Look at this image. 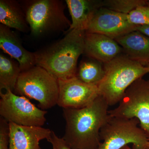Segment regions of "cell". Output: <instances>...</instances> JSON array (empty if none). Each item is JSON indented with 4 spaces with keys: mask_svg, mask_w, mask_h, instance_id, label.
Instances as JSON below:
<instances>
[{
    "mask_svg": "<svg viewBox=\"0 0 149 149\" xmlns=\"http://www.w3.org/2000/svg\"><path fill=\"white\" fill-rule=\"evenodd\" d=\"M107 103L99 95L90 105L80 109H63L66 122L63 138L72 149H97L100 131L109 119Z\"/></svg>",
    "mask_w": 149,
    "mask_h": 149,
    "instance_id": "6da1fadb",
    "label": "cell"
},
{
    "mask_svg": "<svg viewBox=\"0 0 149 149\" xmlns=\"http://www.w3.org/2000/svg\"><path fill=\"white\" fill-rule=\"evenodd\" d=\"M85 34V30H68L58 42L34 52L35 65L46 70L58 80L75 77L78 58L84 54Z\"/></svg>",
    "mask_w": 149,
    "mask_h": 149,
    "instance_id": "7a4b0ae2",
    "label": "cell"
},
{
    "mask_svg": "<svg viewBox=\"0 0 149 149\" xmlns=\"http://www.w3.org/2000/svg\"><path fill=\"white\" fill-rule=\"evenodd\" d=\"M103 65L104 75L97 86L99 95L109 106L119 103L130 85L148 73L146 67L126 55H120Z\"/></svg>",
    "mask_w": 149,
    "mask_h": 149,
    "instance_id": "3957f363",
    "label": "cell"
},
{
    "mask_svg": "<svg viewBox=\"0 0 149 149\" xmlns=\"http://www.w3.org/2000/svg\"><path fill=\"white\" fill-rule=\"evenodd\" d=\"M31 35L40 37L70 28L65 6L59 0H29L20 2Z\"/></svg>",
    "mask_w": 149,
    "mask_h": 149,
    "instance_id": "277c9868",
    "label": "cell"
},
{
    "mask_svg": "<svg viewBox=\"0 0 149 149\" xmlns=\"http://www.w3.org/2000/svg\"><path fill=\"white\" fill-rule=\"evenodd\" d=\"M13 93L37 101L41 109H49L57 105L58 81L46 70L35 65L21 72Z\"/></svg>",
    "mask_w": 149,
    "mask_h": 149,
    "instance_id": "5b68a950",
    "label": "cell"
},
{
    "mask_svg": "<svg viewBox=\"0 0 149 149\" xmlns=\"http://www.w3.org/2000/svg\"><path fill=\"white\" fill-rule=\"evenodd\" d=\"M110 116L101 129L97 149H121L130 144L135 149H146L149 140L138 126V119Z\"/></svg>",
    "mask_w": 149,
    "mask_h": 149,
    "instance_id": "8992f818",
    "label": "cell"
},
{
    "mask_svg": "<svg viewBox=\"0 0 149 149\" xmlns=\"http://www.w3.org/2000/svg\"><path fill=\"white\" fill-rule=\"evenodd\" d=\"M118 106L109 111L111 116L136 118L149 140V80L139 78L125 91Z\"/></svg>",
    "mask_w": 149,
    "mask_h": 149,
    "instance_id": "52a82bcc",
    "label": "cell"
},
{
    "mask_svg": "<svg viewBox=\"0 0 149 149\" xmlns=\"http://www.w3.org/2000/svg\"><path fill=\"white\" fill-rule=\"evenodd\" d=\"M0 116L8 122L24 126L42 127L47 111L37 107L29 99L10 90L0 92Z\"/></svg>",
    "mask_w": 149,
    "mask_h": 149,
    "instance_id": "ba28073f",
    "label": "cell"
},
{
    "mask_svg": "<svg viewBox=\"0 0 149 149\" xmlns=\"http://www.w3.org/2000/svg\"><path fill=\"white\" fill-rule=\"evenodd\" d=\"M57 105L63 109H80L90 105L99 95L96 85L83 82L75 77L58 80Z\"/></svg>",
    "mask_w": 149,
    "mask_h": 149,
    "instance_id": "9c48e42d",
    "label": "cell"
},
{
    "mask_svg": "<svg viewBox=\"0 0 149 149\" xmlns=\"http://www.w3.org/2000/svg\"><path fill=\"white\" fill-rule=\"evenodd\" d=\"M137 27L129 22L127 14L101 7L93 15L85 32L102 34L115 40L136 31Z\"/></svg>",
    "mask_w": 149,
    "mask_h": 149,
    "instance_id": "30bf717a",
    "label": "cell"
},
{
    "mask_svg": "<svg viewBox=\"0 0 149 149\" xmlns=\"http://www.w3.org/2000/svg\"><path fill=\"white\" fill-rule=\"evenodd\" d=\"M9 149H41L40 142L47 140L52 130L40 126H24L8 123Z\"/></svg>",
    "mask_w": 149,
    "mask_h": 149,
    "instance_id": "8fae6325",
    "label": "cell"
},
{
    "mask_svg": "<svg viewBox=\"0 0 149 149\" xmlns=\"http://www.w3.org/2000/svg\"><path fill=\"white\" fill-rule=\"evenodd\" d=\"M122 47L114 40L98 33H86L84 54L102 63L120 55Z\"/></svg>",
    "mask_w": 149,
    "mask_h": 149,
    "instance_id": "7c38bea8",
    "label": "cell"
},
{
    "mask_svg": "<svg viewBox=\"0 0 149 149\" xmlns=\"http://www.w3.org/2000/svg\"><path fill=\"white\" fill-rule=\"evenodd\" d=\"M0 48L18 62L22 72L35 65V53L26 50L15 32L1 24H0Z\"/></svg>",
    "mask_w": 149,
    "mask_h": 149,
    "instance_id": "4fadbf2b",
    "label": "cell"
},
{
    "mask_svg": "<svg viewBox=\"0 0 149 149\" xmlns=\"http://www.w3.org/2000/svg\"><path fill=\"white\" fill-rule=\"evenodd\" d=\"M101 1L93 0H66L72 22L68 30L86 31L96 11L102 7Z\"/></svg>",
    "mask_w": 149,
    "mask_h": 149,
    "instance_id": "5bb4252c",
    "label": "cell"
},
{
    "mask_svg": "<svg viewBox=\"0 0 149 149\" xmlns=\"http://www.w3.org/2000/svg\"><path fill=\"white\" fill-rule=\"evenodd\" d=\"M115 40L130 58L142 64L149 61V37L136 30Z\"/></svg>",
    "mask_w": 149,
    "mask_h": 149,
    "instance_id": "9a60e30c",
    "label": "cell"
},
{
    "mask_svg": "<svg viewBox=\"0 0 149 149\" xmlns=\"http://www.w3.org/2000/svg\"><path fill=\"white\" fill-rule=\"evenodd\" d=\"M0 22L22 32L30 31L21 4L14 0L0 1Z\"/></svg>",
    "mask_w": 149,
    "mask_h": 149,
    "instance_id": "2e32d148",
    "label": "cell"
},
{
    "mask_svg": "<svg viewBox=\"0 0 149 149\" xmlns=\"http://www.w3.org/2000/svg\"><path fill=\"white\" fill-rule=\"evenodd\" d=\"M22 72L17 62L11 58L0 54V91L10 90L14 92Z\"/></svg>",
    "mask_w": 149,
    "mask_h": 149,
    "instance_id": "e0dca14e",
    "label": "cell"
},
{
    "mask_svg": "<svg viewBox=\"0 0 149 149\" xmlns=\"http://www.w3.org/2000/svg\"><path fill=\"white\" fill-rule=\"evenodd\" d=\"M89 58L80 62L75 77L87 84L97 85L104 75L103 63Z\"/></svg>",
    "mask_w": 149,
    "mask_h": 149,
    "instance_id": "ac0fdd59",
    "label": "cell"
},
{
    "mask_svg": "<svg viewBox=\"0 0 149 149\" xmlns=\"http://www.w3.org/2000/svg\"><path fill=\"white\" fill-rule=\"evenodd\" d=\"M148 1L144 0H105L102 1L101 6L128 15L138 6L147 4Z\"/></svg>",
    "mask_w": 149,
    "mask_h": 149,
    "instance_id": "d6986e66",
    "label": "cell"
},
{
    "mask_svg": "<svg viewBox=\"0 0 149 149\" xmlns=\"http://www.w3.org/2000/svg\"><path fill=\"white\" fill-rule=\"evenodd\" d=\"M129 22L136 26L149 25V1L146 5L138 6L127 15Z\"/></svg>",
    "mask_w": 149,
    "mask_h": 149,
    "instance_id": "ffe728a7",
    "label": "cell"
},
{
    "mask_svg": "<svg viewBox=\"0 0 149 149\" xmlns=\"http://www.w3.org/2000/svg\"><path fill=\"white\" fill-rule=\"evenodd\" d=\"M0 149H9L8 123L0 118Z\"/></svg>",
    "mask_w": 149,
    "mask_h": 149,
    "instance_id": "44dd1931",
    "label": "cell"
},
{
    "mask_svg": "<svg viewBox=\"0 0 149 149\" xmlns=\"http://www.w3.org/2000/svg\"><path fill=\"white\" fill-rule=\"evenodd\" d=\"M47 141L50 143L53 149H72L68 145L63 138H59L53 130Z\"/></svg>",
    "mask_w": 149,
    "mask_h": 149,
    "instance_id": "7402d4cb",
    "label": "cell"
},
{
    "mask_svg": "<svg viewBox=\"0 0 149 149\" xmlns=\"http://www.w3.org/2000/svg\"><path fill=\"white\" fill-rule=\"evenodd\" d=\"M136 31H139L142 34L149 37V25L137 26Z\"/></svg>",
    "mask_w": 149,
    "mask_h": 149,
    "instance_id": "603a6c76",
    "label": "cell"
},
{
    "mask_svg": "<svg viewBox=\"0 0 149 149\" xmlns=\"http://www.w3.org/2000/svg\"><path fill=\"white\" fill-rule=\"evenodd\" d=\"M142 65H143L144 66L146 67L147 70V71H148V72H149V61L145 63Z\"/></svg>",
    "mask_w": 149,
    "mask_h": 149,
    "instance_id": "cb8c5ba5",
    "label": "cell"
},
{
    "mask_svg": "<svg viewBox=\"0 0 149 149\" xmlns=\"http://www.w3.org/2000/svg\"><path fill=\"white\" fill-rule=\"evenodd\" d=\"M121 149H135L133 148H131L130 146H129L128 145H127V146H125L123 147V148H122Z\"/></svg>",
    "mask_w": 149,
    "mask_h": 149,
    "instance_id": "d4e9b609",
    "label": "cell"
},
{
    "mask_svg": "<svg viewBox=\"0 0 149 149\" xmlns=\"http://www.w3.org/2000/svg\"><path fill=\"white\" fill-rule=\"evenodd\" d=\"M146 149H149V140L148 142V144H147Z\"/></svg>",
    "mask_w": 149,
    "mask_h": 149,
    "instance_id": "484cf974",
    "label": "cell"
}]
</instances>
